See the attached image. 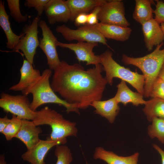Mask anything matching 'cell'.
I'll list each match as a JSON object with an SVG mask.
<instances>
[{
    "label": "cell",
    "mask_w": 164,
    "mask_h": 164,
    "mask_svg": "<svg viewBox=\"0 0 164 164\" xmlns=\"http://www.w3.org/2000/svg\"><path fill=\"white\" fill-rule=\"evenodd\" d=\"M103 70L100 63L85 70L78 63L71 65L61 61L53 70L51 86L68 103L85 109L102 98L108 83L101 74Z\"/></svg>",
    "instance_id": "obj_1"
},
{
    "label": "cell",
    "mask_w": 164,
    "mask_h": 164,
    "mask_svg": "<svg viewBox=\"0 0 164 164\" xmlns=\"http://www.w3.org/2000/svg\"><path fill=\"white\" fill-rule=\"evenodd\" d=\"M52 74L50 69H45L41 76L33 84L22 92V94L32 95L30 108L34 111L41 105L47 103H54L63 105L67 113L74 112L80 114L79 108L75 104L68 103L60 98L52 89L50 79Z\"/></svg>",
    "instance_id": "obj_2"
},
{
    "label": "cell",
    "mask_w": 164,
    "mask_h": 164,
    "mask_svg": "<svg viewBox=\"0 0 164 164\" xmlns=\"http://www.w3.org/2000/svg\"><path fill=\"white\" fill-rule=\"evenodd\" d=\"M162 43L156 46L151 53L141 57H133L125 54L122 56L121 61L125 65H131L138 68L143 73L145 80L144 94L149 97L153 84L158 77L159 71L164 63V48Z\"/></svg>",
    "instance_id": "obj_3"
},
{
    "label": "cell",
    "mask_w": 164,
    "mask_h": 164,
    "mask_svg": "<svg viewBox=\"0 0 164 164\" xmlns=\"http://www.w3.org/2000/svg\"><path fill=\"white\" fill-rule=\"evenodd\" d=\"M32 121L37 126L50 125L52 131L47 139L60 142L62 145L67 142V137L77 135L78 130L75 122L65 119L62 114L47 106L36 111Z\"/></svg>",
    "instance_id": "obj_4"
},
{
    "label": "cell",
    "mask_w": 164,
    "mask_h": 164,
    "mask_svg": "<svg viewBox=\"0 0 164 164\" xmlns=\"http://www.w3.org/2000/svg\"><path fill=\"white\" fill-rule=\"evenodd\" d=\"M112 53L107 50L99 55L100 64L105 71L108 83L111 85L114 78H118L127 82L144 96L145 80L144 75L120 65L112 57Z\"/></svg>",
    "instance_id": "obj_5"
},
{
    "label": "cell",
    "mask_w": 164,
    "mask_h": 164,
    "mask_svg": "<svg viewBox=\"0 0 164 164\" xmlns=\"http://www.w3.org/2000/svg\"><path fill=\"white\" fill-rule=\"evenodd\" d=\"M30 103L25 95H12L3 92L1 94L0 107L21 119L33 121L35 118L36 111L31 109Z\"/></svg>",
    "instance_id": "obj_6"
},
{
    "label": "cell",
    "mask_w": 164,
    "mask_h": 164,
    "mask_svg": "<svg viewBox=\"0 0 164 164\" xmlns=\"http://www.w3.org/2000/svg\"><path fill=\"white\" fill-rule=\"evenodd\" d=\"M67 41L70 42H86L100 43L111 48L107 43L106 39L97 30L86 24L79 27L77 29H72L65 25L57 26L55 29Z\"/></svg>",
    "instance_id": "obj_7"
},
{
    "label": "cell",
    "mask_w": 164,
    "mask_h": 164,
    "mask_svg": "<svg viewBox=\"0 0 164 164\" xmlns=\"http://www.w3.org/2000/svg\"><path fill=\"white\" fill-rule=\"evenodd\" d=\"M40 20V17L37 16L33 19L30 24L25 26L23 28V35L13 50L14 51L21 50L26 60L32 64L36 49L39 46L38 26Z\"/></svg>",
    "instance_id": "obj_8"
},
{
    "label": "cell",
    "mask_w": 164,
    "mask_h": 164,
    "mask_svg": "<svg viewBox=\"0 0 164 164\" xmlns=\"http://www.w3.org/2000/svg\"><path fill=\"white\" fill-rule=\"evenodd\" d=\"M125 15L124 3L121 0H107L101 6L98 18L103 23L128 27L130 23Z\"/></svg>",
    "instance_id": "obj_9"
},
{
    "label": "cell",
    "mask_w": 164,
    "mask_h": 164,
    "mask_svg": "<svg viewBox=\"0 0 164 164\" xmlns=\"http://www.w3.org/2000/svg\"><path fill=\"white\" fill-rule=\"evenodd\" d=\"M39 26L41 29L42 35L39 39V46L46 56L49 69L54 70L61 62L56 49L57 39L45 21L40 20Z\"/></svg>",
    "instance_id": "obj_10"
},
{
    "label": "cell",
    "mask_w": 164,
    "mask_h": 164,
    "mask_svg": "<svg viewBox=\"0 0 164 164\" xmlns=\"http://www.w3.org/2000/svg\"><path fill=\"white\" fill-rule=\"evenodd\" d=\"M57 46L69 49L73 51L79 62H85L87 65L100 63L99 55L95 54L93 49L98 46V43L94 42H78L77 43H65L58 41Z\"/></svg>",
    "instance_id": "obj_11"
},
{
    "label": "cell",
    "mask_w": 164,
    "mask_h": 164,
    "mask_svg": "<svg viewBox=\"0 0 164 164\" xmlns=\"http://www.w3.org/2000/svg\"><path fill=\"white\" fill-rule=\"evenodd\" d=\"M44 12L50 25L70 21V11L66 1L49 0L45 6Z\"/></svg>",
    "instance_id": "obj_12"
},
{
    "label": "cell",
    "mask_w": 164,
    "mask_h": 164,
    "mask_svg": "<svg viewBox=\"0 0 164 164\" xmlns=\"http://www.w3.org/2000/svg\"><path fill=\"white\" fill-rule=\"evenodd\" d=\"M20 129L15 138L19 139L26 146L27 151L31 150L39 142V135L42 132L40 127L32 121L22 119Z\"/></svg>",
    "instance_id": "obj_13"
},
{
    "label": "cell",
    "mask_w": 164,
    "mask_h": 164,
    "mask_svg": "<svg viewBox=\"0 0 164 164\" xmlns=\"http://www.w3.org/2000/svg\"><path fill=\"white\" fill-rule=\"evenodd\" d=\"M145 46L151 51L154 46L163 43L164 34L160 24L153 18L141 25Z\"/></svg>",
    "instance_id": "obj_14"
},
{
    "label": "cell",
    "mask_w": 164,
    "mask_h": 164,
    "mask_svg": "<svg viewBox=\"0 0 164 164\" xmlns=\"http://www.w3.org/2000/svg\"><path fill=\"white\" fill-rule=\"evenodd\" d=\"M61 144L59 142L48 139H40L38 143L30 150L27 151L21 155L22 159L31 164H43L44 158L48 151L53 147Z\"/></svg>",
    "instance_id": "obj_15"
},
{
    "label": "cell",
    "mask_w": 164,
    "mask_h": 164,
    "mask_svg": "<svg viewBox=\"0 0 164 164\" xmlns=\"http://www.w3.org/2000/svg\"><path fill=\"white\" fill-rule=\"evenodd\" d=\"M89 26L97 30L105 38L121 42L125 41L129 39L132 31L130 27L100 22L95 25Z\"/></svg>",
    "instance_id": "obj_16"
},
{
    "label": "cell",
    "mask_w": 164,
    "mask_h": 164,
    "mask_svg": "<svg viewBox=\"0 0 164 164\" xmlns=\"http://www.w3.org/2000/svg\"><path fill=\"white\" fill-rule=\"evenodd\" d=\"M139 155L137 152L128 156H119L111 151L98 147L95 149L93 158L102 160L107 164H137Z\"/></svg>",
    "instance_id": "obj_17"
},
{
    "label": "cell",
    "mask_w": 164,
    "mask_h": 164,
    "mask_svg": "<svg viewBox=\"0 0 164 164\" xmlns=\"http://www.w3.org/2000/svg\"><path fill=\"white\" fill-rule=\"evenodd\" d=\"M21 77L17 84L11 87L9 90L22 92L34 83L41 76L39 70L34 69L32 64L26 60L24 59L20 70Z\"/></svg>",
    "instance_id": "obj_18"
},
{
    "label": "cell",
    "mask_w": 164,
    "mask_h": 164,
    "mask_svg": "<svg viewBox=\"0 0 164 164\" xmlns=\"http://www.w3.org/2000/svg\"><path fill=\"white\" fill-rule=\"evenodd\" d=\"M119 103L114 97L105 101H96L91 106L95 109V113L104 118L111 124L114 121L119 113L120 107Z\"/></svg>",
    "instance_id": "obj_19"
},
{
    "label": "cell",
    "mask_w": 164,
    "mask_h": 164,
    "mask_svg": "<svg viewBox=\"0 0 164 164\" xmlns=\"http://www.w3.org/2000/svg\"><path fill=\"white\" fill-rule=\"evenodd\" d=\"M117 91L114 97L118 102L126 106L128 103H132L135 106L144 104L146 101L143 98V95L140 93L134 92L128 87L126 82L121 80L117 86Z\"/></svg>",
    "instance_id": "obj_20"
},
{
    "label": "cell",
    "mask_w": 164,
    "mask_h": 164,
    "mask_svg": "<svg viewBox=\"0 0 164 164\" xmlns=\"http://www.w3.org/2000/svg\"><path fill=\"white\" fill-rule=\"evenodd\" d=\"M107 0H67V4L69 9L70 17V21L74 22L79 14H88L95 7L101 6Z\"/></svg>",
    "instance_id": "obj_21"
},
{
    "label": "cell",
    "mask_w": 164,
    "mask_h": 164,
    "mask_svg": "<svg viewBox=\"0 0 164 164\" xmlns=\"http://www.w3.org/2000/svg\"><path fill=\"white\" fill-rule=\"evenodd\" d=\"M0 26L4 31L7 39V48L13 50L18 43L23 33L18 35L13 32L10 26L9 16L5 9L4 2L2 0L0 1Z\"/></svg>",
    "instance_id": "obj_22"
},
{
    "label": "cell",
    "mask_w": 164,
    "mask_h": 164,
    "mask_svg": "<svg viewBox=\"0 0 164 164\" xmlns=\"http://www.w3.org/2000/svg\"><path fill=\"white\" fill-rule=\"evenodd\" d=\"M135 6L132 15L133 19L141 25L153 19V10L151 0H136Z\"/></svg>",
    "instance_id": "obj_23"
},
{
    "label": "cell",
    "mask_w": 164,
    "mask_h": 164,
    "mask_svg": "<svg viewBox=\"0 0 164 164\" xmlns=\"http://www.w3.org/2000/svg\"><path fill=\"white\" fill-rule=\"evenodd\" d=\"M144 105L143 111L149 121L151 122L155 118L164 119V100L152 98Z\"/></svg>",
    "instance_id": "obj_24"
},
{
    "label": "cell",
    "mask_w": 164,
    "mask_h": 164,
    "mask_svg": "<svg viewBox=\"0 0 164 164\" xmlns=\"http://www.w3.org/2000/svg\"><path fill=\"white\" fill-rule=\"evenodd\" d=\"M152 124L148 128V133L151 138H157L162 143L164 144V119L153 118Z\"/></svg>",
    "instance_id": "obj_25"
},
{
    "label": "cell",
    "mask_w": 164,
    "mask_h": 164,
    "mask_svg": "<svg viewBox=\"0 0 164 164\" xmlns=\"http://www.w3.org/2000/svg\"><path fill=\"white\" fill-rule=\"evenodd\" d=\"M22 120L16 116L12 115L9 123L1 133L4 135L7 141H10L15 137L21 127Z\"/></svg>",
    "instance_id": "obj_26"
},
{
    "label": "cell",
    "mask_w": 164,
    "mask_h": 164,
    "mask_svg": "<svg viewBox=\"0 0 164 164\" xmlns=\"http://www.w3.org/2000/svg\"><path fill=\"white\" fill-rule=\"evenodd\" d=\"M54 154L57 159L56 164H70L73 160L70 150L66 145H56Z\"/></svg>",
    "instance_id": "obj_27"
},
{
    "label": "cell",
    "mask_w": 164,
    "mask_h": 164,
    "mask_svg": "<svg viewBox=\"0 0 164 164\" xmlns=\"http://www.w3.org/2000/svg\"><path fill=\"white\" fill-rule=\"evenodd\" d=\"M10 14L14 20L18 23H22L27 21L28 16L22 14L20 8L19 0H7Z\"/></svg>",
    "instance_id": "obj_28"
},
{
    "label": "cell",
    "mask_w": 164,
    "mask_h": 164,
    "mask_svg": "<svg viewBox=\"0 0 164 164\" xmlns=\"http://www.w3.org/2000/svg\"><path fill=\"white\" fill-rule=\"evenodd\" d=\"M164 100V82L157 77L155 81L149 95V97Z\"/></svg>",
    "instance_id": "obj_29"
},
{
    "label": "cell",
    "mask_w": 164,
    "mask_h": 164,
    "mask_svg": "<svg viewBox=\"0 0 164 164\" xmlns=\"http://www.w3.org/2000/svg\"><path fill=\"white\" fill-rule=\"evenodd\" d=\"M49 0H26L24 3L25 6L29 8H34L37 12V16L40 17L43 12L46 4Z\"/></svg>",
    "instance_id": "obj_30"
},
{
    "label": "cell",
    "mask_w": 164,
    "mask_h": 164,
    "mask_svg": "<svg viewBox=\"0 0 164 164\" xmlns=\"http://www.w3.org/2000/svg\"><path fill=\"white\" fill-rule=\"evenodd\" d=\"M155 9L153 10L155 20L159 24L164 23V2L161 0H156Z\"/></svg>",
    "instance_id": "obj_31"
},
{
    "label": "cell",
    "mask_w": 164,
    "mask_h": 164,
    "mask_svg": "<svg viewBox=\"0 0 164 164\" xmlns=\"http://www.w3.org/2000/svg\"><path fill=\"white\" fill-rule=\"evenodd\" d=\"M101 7V6L96 7L90 13L88 14L87 24L94 25L99 23L98 15L100 10Z\"/></svg>",
    "instance_id": "obj_32"
},
{
    "label": "cell",
    "mask_w": 164,
    "mask_h": 164,
    "mask_svg": "<svg viewBox=\"0 0 164 164\" xmlns=\"http://www.w3.org/2000/svg\"><path fill=\"white\" fill-rule=\"evenodd\" d=\"M88 14L83 13L78 15L75 18L74 21L75 26H80L81 25L83 26L86 24Z\"/></svg>",
    "instance_id": "obj_33"
},
{
    "label": "cell",
    "mask_w": 164,
    "mask_h": 164,
    "mask_svg": "<svg viewBox=\"0 0 164 164\" xmlns=\"http://www.w3.org/2000/svg\"><path fill=\"white\" fill-rule=\"evenodd\" d=\"M11 119H9L7 116L0 118V132L2 133L3 130L8 125Z\"/></svg>",
    "instance_id": "obj_34"
},
{
    "label": "cell",
    "mask_w": 164,
    "mask_h": 164,
    "mask_svg": "<svg viewBox=\"0 0 164 164\" xmlns=\"http://www.w3.org/2000/svg\"><path fill=\"white\" fill-rule=\"evenodd\" d=\"M153 148L155 149L160 155L161 159V164H164V151L156 144L152 145Z\"/></svg>",
    "instance_id": "obj_35"
},
{
    "label": "cell",
    "mask_w": 164,
    "mask_h": 164,
    "mask_svg": "<svg viewBox=\"0 0 164 164\" xmlns=\"http://www.w3.org/2000/svg\"><path fill=\"white\" fill-rule=\"evenodd\" d=\"M158 77L161 79L164 82V63L159 71Z\"/></svg>",
    "instance_id": "obj_36"
},
{
    "label": "cell",
    "mask_w": 164,
    "mask_h": 164,
    "mask_svg": "<svg viewBox=\"0 0 164 164\" xmlns=\"http://www.w3.org/2000/svg\"><path fill=\"white\" fill-rule=\"evenodd\" d=\"M0 164H8L5 160V156L3 154L0 155Z\"/></svg>",
    "instance_id": "obj_37"
},
{
    "label": "cell",
    "mask_w": 164,
    "mask_h": 164,
    "mask_svg": "<svg viewBox=\"0 0 164 164\" xmlns=\"http://www.w3.org/2000/svg\"><path fill=\"white\" fill-rule=\"evenodd\" d=\"M160 27L161 28V29L164 34V23H162L160 24Z\"/></svg>",
    "instance_id": "obj_38"
},
{
    "label": "cell",
    "mask_w": 164,
    "mask_h": 164,
    "mask_svg": "<svg viewBox=\"0 0 164 164\" xmlns=\"http://www.w3.org/2000/svg\"><path fill=\"white\" fill-rule=\"evenodd\" d=\"M43 164H46V163L44 162Z\"/></svg>",
    "instance_id": "obj_39"
}]
</instances>
